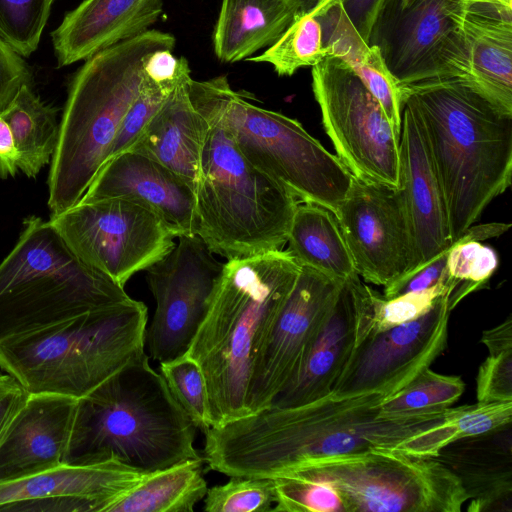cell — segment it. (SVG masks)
Instances as JSON below:
<instances>
[{"label": "cell", "instance_id": "6da1fadb", "mask_svg": "<svg viewBox=\"0 0 512 512\" xmlns=\"http://www.w3.org/2000/svg\"><path fill=\"white\" fill-rule=\"evenodd\" d=\"M380 393L327 395L287 408L269 406L205 434V461L229 477H268L303 463L394 449L423 457L420 434L442 424L450 409L388 415Z\"/></svg>", "mask_w": 512, "mask_h": 512}, {"label": "cell", "instance_id": "7a4b0ae2", "mask_svg": "<svg viewBox=\"0 0 512 512\" xmlns=\"http://www.w3.org/2000/svg\"><path fill=\"white\" fill-rule=\"evenodd\" d=\"M416 108L454 243L511 184L512 112L459 78L401 87Z\"/></svg>", "mask_w": 512, "mask_h": 512}, {"label": "cell", "instance_id": "3957f363", "mask_svg": "<svg viewBox=\"0 0 512 512\" xmlns=\"http://www.w3.org/2000/svg\"><path fill=\"white\" fill-rule=\"evenodd\" d=\"M301 265L288 250L229 259L187 354L207 386L211 427L247 415L246 396L261 343Z\"/></svg>", "mask_w": 512, "mask_h": 512}, {"label": "cell", "instance_id": "277c9868", "mask_svg": "<svg viewBox=\"0 0 512 512\" xmlns=\"http://www.w3.org/2000/svg\"><path fill=\"white\" fill-rule=\"evenodd\" d=\"M196 430L144 352L78 399L64 463L115 459L148 474L201 458Z\"/></svg>", "mask_w": 512, "mask_h": 512}, {"label": "cell", "instance_id": "5b68a950", "mask_svg": "<svg viewBox=\"0 0 512 512\" xmlns=\"http://www.w3.org/2000/svg\"><path fill=\"white\" fill-rule=\"evenodd\" d=\"M175 43L171 33L149 29L96 53L77 69L51 160V215L82 198L109 157L122 119L139 92L147 58L157 50L173 51Z\"/></svg>", "mask_w": 512, "mask_h": 512}, {"label": "cell", "instance_id": "8992f818", "mask_svg": "<svg viewBox=\"0 0 512 512\" xmlns=\"http://www.w3.org/2000/svg\"><path fill=\"white\" fill-rule=\"evenodd\" d=\"M147 307L131 297L0 341V368L29 394L80 399L143 354Z\"/></svg>", "mask_w": 512, "mask_h": 512}, {"label": "cell", "instance_id": "52a82bcc", "mask_svg": "<svg viewBox=\"0 0 512 512\" xmlns=\"http://www.w3.org/2000/svg\"><path fill=\"white\" fill-rule=\"evenodd\" d=\"M199 112L209 126L195 188L196 235L227 260L282 249L297 198L242 154L214 114Z\"/></svg>", "mask_w": 512, "mask_h": 512}, {"label": "cell", "instance_id": "ba28073f", "mask_svg": "<svg viewBox=\"0 0 512 512\" xmlns=\"http://www.w3.org/2000/svg\"><path fill=\"white\" fill-rule=\"evenodd\" d=\"M129 298L123 286L81 261L49 220L29 216L0 263V341Z\"/></svg>", "mask_w": 512, "mask_h": 512}, {"label": "cell", "instance_id": "9c48e42d", "mask_svg": "<svg viewBox=\"0 0 512 512\" xmlns=\"http://www.w3.org/2000/svg\"><path fill=\"white\" fill-rule=\"evenodd\" d=\"M189 95L197 110L210 112L222 122L254 166L297 200L335 213L353 175L297 120L249 102L232 89L225 75L203 81L192 79Z\"/></svg>", "mask_w": 512, "mask_h": 512}, {"label": "cell", "instance_id": "30bf717a", "mask_svg": "<svg viewBox=\"0 0 512 512\" xmlns=\"http://www.w3.org/2000/svg\"><path fill=\"white\" fill-rule=\"evenodd\" d=\"M283 472L331 483L346 512H460L468 501L459 479L440 461L394 449L311 461Z\"/></svg>", "mask_w": 512, "mask_h": 512}, {"label": "cell", "instance_id": "8fae6325", "mask_svg": "<svg viewBox=\"0 0 512 512\" xmlns=\"http://www.w3.org/2000/svg\"><path fill=\"white\" fill-rule=\"evenodd\" d=\"M312 90L337 157L357 179L400 187L399 135L379 102L340 58L312 67Z\"/></svg>", "mask_w": 512, "mask_h": 512}, {"label": "cell", "instance_id": "7c38bea8", "mask_svg": "<svg viewBox=\"0 0 512 512\" xmlns=\"http://www.w3.org/2000/svg\"><path fill=\"white\" fill-rule=\"evenodd\" d=\"M49 221L81 261L123 287L177 238L152 211L122 198L79 201Z\"/></svg>", "mask_w": 512, "mask_h": 512}, {"label": "cell", "instance_id": "4fadbf2b", "mask_svg": "<svg viewBox=\"0 0 512 512\" xmlns=\"http://www.w3.org/2000/svg\"><path fill=\"white\" fill-rule=\"evenodd\" d=\"M467 6L457 0H414L403 7L389 0L369 38L400 87L458 78L464 68L462 19Z\"/></svg>", "mask_w": 512, "mask_h": 512}, {"label": "cell", "instance_id": "5bb4252c", "mask_svg": "<svg viewBox=\"0 0 512 512\" xmlns=\"http://www.w3.org/2000/svg\"><path fill=\"white\" fill-rule=\"evenodd\" d=\"M176 239L173 248L146 270L156 302L146 341L159 363L188 352L224 267L198 235Z\"/></svg>", "mask_w": 512, "mask_h": 512}, {"label": "cell", "instance_id": "9a60e30c", "mask_svg": "<svg viewBox=\"0 0 512 512\" xmlns=\"http://www.w3.org/2000/svg\"><path fill=\"white\" fill-rule=\"evenodd\" d=\"M343 282L301 266L257 352L246 396L247 415L269 407L298 375Z\"/></svg>", "mask_w": 512, "mask_h": 512}, {"label": "cell", "instance_id": "2e32d148", "mask_svg": "<svg viewBox=\"0 0 512 512\" xmlns=\"http://www.w3.org/2000/svg\"><path fill=\"white\" fill-rule=\"evenodd\" d=\"M451 292L441 295L421 317L358 343L330 395L394 396L430 367L447 346Z\"/></svg>", "mask_w": 512, "mask_h": 512}, {"label": "cell", "instance_id": "e0dca14e", "mask_svg": "<svg viewBox=\"0 0 512 512\" xmlns=\"http://www.w3.org/2000/svg\"><path fill=\"white\" fill-rule=\"evenodd\" d=\"M334 215L365 282L385 287L412 269V239L399 188L353 176Z\"/></svg>", "mask_w": 512, "mask_h": 512}, {"label": "cell", "instance_id": "ac0fdd59", "mask_svg": "<svg viewBox=\"0 0 512 512\" xmlns=\"http://www.w3.org/2000/svg\"><path fill=\"white\" fill-rule=\"evenodd\" d=\"M144 475L115 459L93 465L63 463L0 483V510L105 512Z\"/></svg>", "mask_w": 512, "mask_h": 512}, {"label": "cell", "instance_id": "d6986e66", "mask_svg": "<svg viewBox=\"0 0 512 512\" xmlns=\"http://www.w3.org/2000/svg\"><path fill=\"white\" fill-rule=\"evenodd\" d=\"M122 198L156 214L176 235L196 234L195 189L144 154L127 150L108 159L79 201Z\"/></svg>", "mask_w": 512, "mask_h": 512}, {"label": "cell", "instance_id": "ffe728a7", "mask_svg": "<svg viewBox=\"0 0 512 512\" xmlns=\"http://www.w3.org/2000/svg\"><path fill=\"white\" fill-rule=\"evenodd\" d=\"M402 102L399 190L412 239L414 269L453 242L420 116L409 100L402 98Z\"/></svg>", "mask_w": 512, "mask_h": 512}, {"label": "cell", "instance_id": "44dd1931", "mask_svg": "<svg viewBox=\"0 0 512 512\" xmlns=\"http://www.w3.org/2000/svg\"><path fill=\"white\" fill-rule=\"evenodd\" d=\"M78 399L30 394L0 444V483L64 463Z\"/></svg>", "mask_w": 512, "mask_h": 512}, {"label": "cell", "instance_id": "7402d4cb", "mask_svg": "<svg viewBox=\"0 0 512 512\" xmlns=\"http://www.w3.org/2000/svg\"><path fill=\"white\" fill-rule=\"evenodd\" d=\"M162 12L163 0L82 1L51 33L57 66L86 60L149 30Z\"/></svg>", "mask_w": 512, "mask_h": 512}, {"label": "cell", "instance_id": "603a6c76", "mask_svg": "<svg viewBox=\"0 0 512 512\" xmlns=\"http://www.w3.org/2000/svg\"><path fill=\"white\" fill-rule=\"evenodd\" d=\"M435 459L459 479L470 499L467 511H512L511 424L456 440Z\"/></svg>", "mask_w": 512, "mask_h": 512}, {"label": "cell", "instance_id": "cb8c5ba5", "mask_svg": "<svg viewBox=\"0 0 512 512\" xmlns=\"http://www.w3.org/2000/svg\"><path fill=\"white\" fill-rule=\"evenodd\" d=\"M461 28L465 63L458 78L512 112V9L467 6Z\"/></svg>", "mask_w": 512, "mask_h": 512}, {"label": "cell", "instance_id": "d4e9b609", "mask_svg": "<svg viewBox=\"0 0 512 512\" xmlns=\"http://www.w3.org/2000/svg\"><path fill=\"white\" fill-rule=\"evenodd\" d=\"M191 80L190 72L181 77L128 150L160 162L184 178L195 189L209 125L191 101L189 95Z\"/></svg>", "mask_w": 512, "mask_h": 512}, {"label": "cell", "instance_id": "484cf974", "mask_svg": "<svg viewBox=\"0 0 512 512\" xmlns=\"http://www.w3.org/2000/svg\"><path fill=\"white\" fill-rule=\"evenodd\" d=\"M349 278L343 282L298 375L270 406L296 407L332 392L354 349L355 303Z\"/></svg>", "mask_w": 512, "mask_h": 512}, {"label": "cell", "instance_id": "4316f807", "mask_svg": "<svg viewBox=\"0 0 512 512\" xmlns=\"http://www.w3.org/2000/svg\"><path fill=\"white\" fill-rule=\"evenodd\" d=\"M298 11L289 0H222L213 34L215 55L225 63L246 60L274 44Z\"/></svg>", "mask_w": 512, "mask_h": 512}, {"label": "cell", "instance_id": "83f0119b", "mask_svg": "<svg viewBox=\"0 0 512 512\" xmlns=\"http://www.w3.org/2000/svg\"><path fill=\"white\" fill-rule=\"evenodd\" d=\"M330 56L344 61L381 105L396 133L402 121L401 87L388 70L379 49L364 41L337 0L330 15Z\"/></svg>", "mask_w": 512, "mask_h": 512}, {"label": "cell", "instance_id": "f1b7e54d", "mask_svg": "<svg viewBox=\"0 0 512 512\" xmlns=\"http://www.w3.org/2000/svg\"><path fill=\"white\" fill-rule=\"evenodd\" d=\"M286 243L301 266L339 281L357 274L334 213L320 205H297Z\"/></svg>", "mask_w": 512, "mask_h": 512}, {"label": "cell", "instance_id": "f546056e", "mask_svg": "<svg viewBox=\"0 0 512 512\" xmlns=\"http://www.w3.org/2000/svg\"><path fill=\"white\" fill-rule=\"evenodd\" d=\"M202 467L197 458L145 474L105 512H192L208 489Z\"/></svg>", "mask_w": 512, "mask_h": 512}, {"label": "cell", "instance_id": "4dcf8cb0", "mask_svg": "<svg viewBox=\"0 0 512 512\" xmlns=\"http://www.w3.org/2000/svg\"><path fill=\"white\" fill-rule=\"evenodd\" d=\"M0 114L12 131L20 171L35 177L52 160L57 148V109L45 104L32 90L31 83H25Z\"/></svg>", "mask_w": 512, "mask_h": 512}, {"label": "cell", "instance_id": "1f68e13d", "mask_svg": "<svg viewBox=\"0 0 512 512\" xmlns=\"http://www.w3.org/2000/svg\"><path fill=\"white\" fill-rule=\"evenodd\" d=\"M336 0H320L311 9L298 11L280 38L262 54L247 61L268 63L279 76H291L330 56V14Z\"/></svg>", "mask_w": 512, "mask_h": 512}, {"label": "cell", "instance_id": "d6a6232c", "mask_svg": "<svg viewBox=\"0 0 512 512\" xmlns=\"http://www.w3.org/2000/svg\"><path fill=\"white\" fill-rule=\"evenodd\" d=\"M349 279L355 303L354 347L369 336L421 317L441 295L453 291L456 286L445 275L444 279L429 289L385 298L365 284L358 274Z\"/></svg>", "mask_w": 512, "mask_h": 512}, {"label": "cell", "instance_id": "836d02e7", "mask_svg": "<svg viewBox=\"0 0 512 512\" xmlns=\"http://www.w3.org/2000/svg\"><path fill=\"white\" fill-rule=\"evenodd\" d=\"M484 238L482 228L472 225L449 248L445 271L456 284L450 294L452 309L468 294L485 286L498 267V255L482 244Z\"/></svg>", "mask_w": 512, "mask_h": 512}, {"label": "cell", "instance_id": "e575fe53", "mask_svg": "<svg viewBox=\"0 0 512 512\" xmlns=\"http://www.w3.org/2000/svg\"><path fill=\"white\" fill-rule=\"evenodd\" d=\"M464 390L465 383L460 376L439 374L428 367L385 400L381 412L397 415L446 409L458 401Z\"/></svg>", "mask_w": 512, "mask_h": 512}, {"label": "cell", "instance_id": "d590c367", "mask_svg": "<svg viewBox=\"0 0 512 512\" xmlns=\"http://www.w3.org/2000/svg\"><path fill=\"white\" fill-rule=\"evenodd\" d=\"M54 0H0V38L22 57L40 43Z\"/></svg>", "mask_w": 512, "mask_h": 512}, {"label": "cell", "instance_id": "8d00e7d4", "mask_svg": "<svg viewBox=\"0 0 512 512\" xmlns=\"http://www.w3.org/2000/svg\"><path fill=\"white\" fill-rule=\"evenodd\" d=\"M160 374L196 428L203 433L210 429L207 386L197 362L186 353L174 360L160 363Z\"/></svg>", "mask_w": 512, "mask_h": 512}, {"label": "cell", "instance_id": "74e56055", "mask_svg": "<svg viewBox=\"0 0 512 512\" xmlns=\"http://www.w3.org/2000/svg\"><path fill=\"white\" fill-rule=\"evenodd\" d=\"M275 489L273 511L346 512L338 490L329 482L289 472L272 477Z\"/></svg>", "mask_w": 512, "mask_h": 512}, {"label": "cell", "instance_id": "f35d334b", "mask_svg": "<svg viewBox=\"0 0 512 512\" xmlns=\"http://www.w3.org/2000/svg\"><path fill=\"white\" fill-rule=\"evenodd\" d=\"M275 505L274 481L268 477H237L207 489L206 512H268Z\"/></svg>", "mask_w": 512, "mask_h": 512}, {"label": "cell", "instance_id": "ab89813d", "mask_svg": "<svg viewBox=\"0 0 512 512\" xmlns=\"http://www.w3.org/2000/svg\"><path fill=\"white\" fill-rule=\"evenodd\" d=\"M188 72H190V70L186 71L184 74ZM179 80L175 83L160 84L151 80L144 73L139 92L122 119L108 159L128 150L136 142L146 125L168 98Z\"/></svg>", "mask_w": 512, "mask_h": 512}, {"label": "cell", "instance_id": "60d3db41", "mask_svg": "<svg viewBox=\"0 0 512 512\" xmlns=\"http://www.w3.org/2000/svg\"><path fill=\"white\" fill-rule=\"evenodd\" d=\"M488 352L476 377L477 402L512 401V348Z\"/></svg>", "mask_w": 512, "mask_h": 512}, {"label": "cell", "instance_id": "b9f144b4", "mask_svg": "<svg viewBox=\"0 0 512 512\" xmlns=\"http://www.w3.org/2000/svg\"><path fill=\"white\" fill-rule=\"evenodd\" d=\"M448 251L449 249L439 253L385 286L383 296L394 298L410 292L423 291L439 283L446 275L445 266Z\"/></svg>", "mask_w": 512, "mask_h": 512}, {"label": "cell", "instance_id": "7bdbcfd3", "mask_svg": "<svg viewBox=\"0 0 512 512\" xmlns=\"http://www.w3.org/2000/svg\"><path fill=\"white\" fill-rule=\"evenodd\" d=\"M31 81V72L24 57L0 38V112L6 108L19 88Z\"/></svg>", "mask_w": 512, "mask_h": 512}, {"label": "cell", "instance_id": "ee69618b", "mask_svg": "<svg viewBox=\"0 0 512 512\" xmlns=\"http://www.w3.org/2000/svg\"><path fill=\"white\" fill-rule=\"evenodd\" d=\"M190 70L185 57L175 58L171 50H157L146 60L144 73L156 83H175Z\"/></svg>", "mask_w": 512, "mask_h": 512}, {"label": "cell", "instance_id": "f6af8a7d", "mask_svg": "<svg viewBox=\"0 0 512 512\" xmlns=\"http://www.w3.org/2000/svg\"><path fill=\"white\" fill-rule=\"evenodd\" d=\"M29 395L12 376L0 374V444Z\"/></svg>", "mask_w": 512, "mask_h": 512}, {"label": "cell", "instance_id": "bcb514c9", "mask_svg": "<svg viewBox=\"0 0 512 512\" xmlns=\"http://www.w3.org/2000/svg\"><path fill=\"white\" fill-rule=\"evenodd\" d=\"M389 0H341L347 17L365 42L369 43L372 28Z\"/></svg>", "mask_w": 512, "mask_h": 512}, {"label": "cell", "instance_id": "7dc6e473", "mask_svg": "<svg viewBox=\"0 0 512 512\" xmlns=\"http://www.w3.org/2000/svg\"><path fill=\"white\" fill-rule=\"evenodd\" d=\"M19 170V154L12 131L0 114V176L14 177Z\"/></svg>", "mask_w": 512, "mask_h": 512}, {"label": "cell", "instance_id": "c3c4849f", "mask_svg": "<svg viewBox=\"0 0 512 512\" xmlns=\"http://www.w3.org/2000/svg\"><path fill=\"white\" fill-rule=\"evenodd\" d=\"M481 342L488 351L512 348L511 316L496 327L483 331Z\"/></svg>", "mask_w": 512, "mask_h": 512}, {"label": "cell", "instance_id": "681fc988", "mask_svg": "<svg viewBox=\"0 0 512 512\" xmlns=\"http://www.w3.org/2000/svg\"><path fill=\"white\" fill-rule=\"evenodd\" d=\"M466 6L484 5L512 9V0H457Z\"/></svg>", "mask_w": 512, "mask_h": 512}, {"label": "cell", "instance_id": "f907efd6", "mask_svg": "<svg viewBox=\"0 0 512 512\" xmlns=\"http://www.w3.org/2000/svg\"><path fill=\"white\" fill-rule=\"evenodd\" d=\"M291 1L299 11L311 9L320 0H289Z\"/></svg>", "mask_w": 512, "mask_h": 512}, {"label": "cell", "instance_id": "816d5d0a", "mask_svg": "<svg viewBox=\"0 0 512 512\" xmlns=\"http://www.w3.org/2000/svg\"><path fill=\"white\" fill-rule=\"evenodd\" d=\"M414 0H400L403 7L410 5Z\"/></svg>", "mask_w": 512, "mask_h": 512}]
</instances>
